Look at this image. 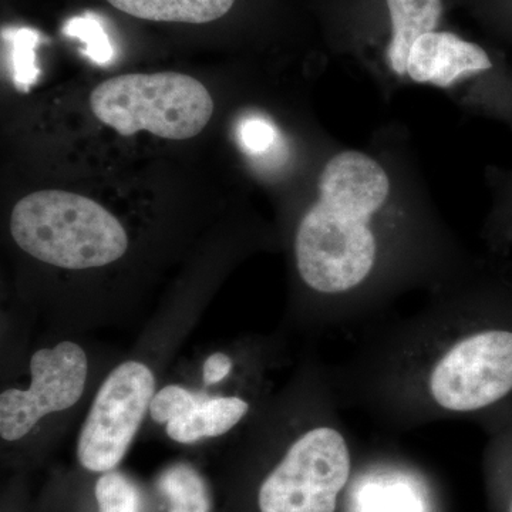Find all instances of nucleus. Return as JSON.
Segmentation results:
<instances>
[{"mask_svg": "<svg viewBox=\"0 0 512 512\" xmlns=\"http://www.w3.org/2000/svg\"><path fill=\"white\" fill-rule=\"evenodd\" d=\"M372 356L363 399L403 426L483 412L512 392V329L471 318L466 305L410 318Z\"/></svg>", "mask_w": 512, "mask_h": 512, "instance_id": "nucleus-1", "label": "nucleus"}, {"mask_svg": "<svg viewBox=\"0 0 512 512\" xmlns=\"http://www.w3.org/2000/svg\"><path fill=\"white\" fill-rule=\"evenodd\" d=\"M392 183L375 157L363 151L335 154L319 175L318 198L303 214L293 241L296 271L306 288L342 303L348 319L366 308L384 261L377 218Z\"/></svg>", "mask_w": 512, "mask_h": 512, "instance_id": "nucleus-2", "label": "nucleus"}, {"mask_svg": "<svg viewBox=\"0 0 512 512\" xmlns=\"http://www.w3.org/2000/svg\"><path fill=\"white\" fill-rule=\"evenodd\" d=\"M10 234L18 247L43 264L82 271L123 258L128 235L99 202L74 192H32L16 202Z\"/></svg>", "mask_w": 512, "mask_h": 512, "instance_id": "nucleus-3", "label": "nucleus"}, {"mask_svg": "<svg viewBox=\"0 0 512 512\" xmlns=\"http://www.w3.org/2000/svg\"><path fill=\"white\" fill-rule=\"evenodd\" d=\"M94 117L120 136L148 131L167 140L198 136L214 113L207 87L187 74L133 73L104 80L90 94Z\"/></svg>", "mask_w": 512, "mask_h": 512, "instance_id": "nucleus-4", "label": "nucleus"}, {"mask_svg": "<svg viewBox=\"0 0 512 512\" xmlns=\"http://www.w3.org/2000/svg\"><path fill=\"white\" fill-rule=\"evenodd\" d=\"M352 444L336 421L301 431L256 491L258 512H343L356 473Z\"/></svg>", "mask_w": 512, "mask_h": 512, "instance_id": "nucleus-5", "label": "nucleus"}, {"mask_svg": "<svg viewBox=\"0 0 512 512\" xmlns=\"http://www.w3.org/2000/svg\"><path fill=\"white\" fill-rule=\"evenodd\" d=\"M156 389L153 370L127 360L101 383L77 441V458L90 473L116 470L150 412Z\"/></svg>", "mask_w": 512, "mask_h": 512, "instance_id": "nucleus-6", "label": "nucleus"}, {"mask_svg": "<svg viewBox=\"0 0 512 512\" xmlns=\"http://www.w3.org/2000/svg\"><path fill=\"white\" fill-rule=\"evenodd\" d=\"M87 373V355L77 343L64 340L55 348L37 350L30 359L29 389H8L0 394L2 440H22L49 414L73 407L82 399Z\"/></svg>", "mask_w": 512, "mask_h": 512, "instance_id": "nucleus-7", "label": "nucleus"}, {"mask_svg": "<svg viewBox=\"0 0 512 512\" xmlns=\"http://www.w3.org/2000/svg\"><path fill=\"white\" fill-rule=\"evenodd\" d=\"M343 512H440L429 484L404 467L376 466L360 471L343 504Z\"/></svg>", "mask_w": 512, "mask_h": 512, "instance_id": "nucleus-8", "label": "nucleus"}, {"mask_svg": "<svg viewBox=\"0 0 512 512\" xmlns=\"http://www.w3.org/2000/svg\"><path fill=\"white\" fill-rule=\"evenodd\" d=\"M493 67L483 47L450 32L420 36L410 49L406 77L414 83L448 89L463 77L487 72Z\"/></svg>", "mask_w": 512, "mask_h": 512, "instance_id": "nucleus-9", "label": "nucleus"}, {"mask_svg": "<svg viewBox=\"0 0 512 512\" xmlns=\"http://www.w3.org/2000/svg\"><path fill=\"white\" fill-rule=\"evenodd\" d=\"M249 403L237 396H198L183 416L165 424L168 437L175 443L194 444L227 434L247 416Z\"/></svg>", "mask_w": 512, "mask_h": 512, "instance_id": "nucleus-10", "label": "nucleus"}, {"mask_svg": "<svg viewBox=\"0 0 512 512\" xmlns=\"http://www.w3.org/2000/svg\"><path fill=\"white\" fill-rule=\"evenodd\" d=\"M392 22V39L386 50L390 69L406 76L410 49L420 36L434 32L443 15L441 0H386Z\"/></svg>", "mask_w": 512, "mask_h": 512, "instance_id": "nucleus-11", "label": "nucleus"}, {"mask_svg": "<svg viewBox=\"0 0 512 512\" xmlns=\"http://www.w3.org/2000/svg\"><path fill=\"white\" fill-rule=\"evenodd\" d=\"M111 6L137 19L153 22H214L227 15L235 0H107Z\"/></svg>", "mask_w": 512, "mask_h": 512, "instance_id": "nucleus-12", "label": "nucleus"}, {"mask_svg": "<svg viewBox=\"0 0 512 512\" xmlns=\"http://www.w3.org/2000/svg\"><path fill=\"white\" fill-rule=\"evenodd\" d=\"M158 487L170 500V512H211L207 484L190 466L178 464L168 468L158 480Z\"/></svg>", "mask_w": 512, "mask_h": 512, "instance_id": "nucleus-13", "label": "nucleus"}, {"mask_svg": "<svg viewBox=\"0 0 512 512\" xmlns=\"http://www.w3.org/2000/svg\"><path fill=\"white\" fill-rule=\"evenodd\" d=\"M97 512H141V494L137 485L119 471L101 474L94 485Z\"/></svg>", "mask_w": 512, "mask_h": 512, "instance_id": "nucleus-14", "label": "nucleus"}, {"mask_svg": "<svg viewBox=\"0 0 512 512\" xmlns=\"http://www.w3.org/2000/svg\"><path fill=\"white\" fill-rule=\"evenodd\" d=\"M3 42H8L13 79L16 86L28 92L39 76L35 49L39 35L32 29H16L3 32Z\"/></svg>", "mask_w": 512, "mask_h": 512, "instance_id": "nucleus-15", "label": "nucleus"}, {"mask_svg": "<svg viewBox=\"0 0 512 512\" xmlns=\"http://www.w3.org/2000/svg\"><path fill=\"white\" fill-rule=\"evenodd\" d=\"M64 35L77 37L84 43V55L92 59L94 63L107 64L114 56L109 36L104 32L103 25L96 16L86 13L83 16L70 19L63 29Z\"/></svg>", "mask_w": 512, "mask_h": 512, "instance_id": "nucleus-16", "label": "nucleus"}, {"mask_svg": "<svg viewBox=\"0 0 512 512\" xmlns=\"http://www.w3.org/2000/svg\"><path fill=\"white\" fill-rule=\"evenodd\" d=\"M198 394L185 387L170 384L154 394L150 404V414L158 424H167L183 416L197 402Z\"/></svg>", "mask_w": 512, "mask_h": 512, "instance_id": "nucleus-17", "label": "nucleus"}, {"mask_svg": "<svg viewBox=\"0 0 512 512\" xmlns=\"http://www.w3.org/2000/svg\"><path fill=\"white\" fill-rule=\"evenodd\" d=\"M242 146L252 156H265L278 141V131L271 121L264 117H248L239 127Z\"/></svg>", "mask_w": 512, "mask_h": 512, "instance_id": "nucleus-18", "label": "nucleus"}, {"mask_svg": "<svg viewBox=\"0 0 512 512\" xmlns=\"http://www.w3.org/2000/svg\"><path fill=\"white\" fill-rule=\"evenodd\" d=\"M232 370L231 357L225 353H214L205 360L204 367H202V380L207 386H214V384L221 383L222 380L227 379Z\"/></svg>", "mask_w": 512, "mask_h": 512, "instance_id": "nucleus-19", "label": "nucleus"}, {"mask_svg": "<svg viewBox=\"0 0 512 512\" xmlns=\"http://www.w3.org/2000/svg\"><path fill=\"white\" fill-rule=\"evenodd\" d=\"M497 512H512V477L507 481H495Z\"/></svg>", "mask_w": 512, "mask_h": 512, "instance_id": "nucleus-20", "label": "nucleus"}]
</instances>
